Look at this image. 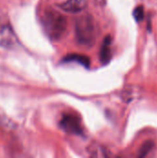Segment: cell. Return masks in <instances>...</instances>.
Listing matches in <instances>:
<instances>
[{
  "instance_id": "obj_5",
  "label": "cell",
  "mask_w": 157,
  "mask_h": 158,
  "mask_svg": "<svg viewBox=\"0 0 157 158\" xmlns=\"http://www.w3.org/2000/svg\"><path fill=\"white\" fill-rule=\"evenodd\" d=\"M88 0H67L61 5V8L65 11L77 13L83 10L87 6Z\"/></svg>"
},
{
  "instance_id": "obj_9",
  "label": "cell",
  "mask_w": 157,
  "mask_h": 158,
  "mask_svg": "<svg viewBox=\"0 0 157 158\" xmlns=\"http://www.w3.org/2000/svg\"><path fill=\"white\" fill-rule=\"evenodd\" d=\"M133 16H134V19H136V21H138V22L142 21L144 19V8H143V6H138L133 11Z\"/></svg>"
},
{
  "instance_id": "obj_8",
  "label": "cell",
  "mask_w": 157,
  "mask_h": 158,
  "mask_svg": "<svg viewBox=\"0 0 157 158\" xmlns=\"http://www.w3.org/2000/svg\"><path fill=\"white\" fill-rule=\"evenodd\" d=\"M154 148V143L152 141H147L145 142L143 146L140 149V153H139V156L140 157H144L146 156Z\"/></svg>"
},
{
  "instance_id": "obj_4",
  "label": "cell",
  "mask_w": 157,
  "mask_h": 158,
  "mask_svg": "<svg viewBox=\"0 0 157 158\" xmlns=\"http://www.w3.org/2000/svg\"><path fill=\"white\" fill-rule=\"evenodd\" d=\"M18 44V38L9 25L0 26V46L5 48L15 47Z\"/></svg>"
},
{
  "instance_id": "obj_7",
  "label": "cell",
  "mask_w": 157,
  "mask_h": 158,
  "mask_svg": "<svg viewBox=\"0 0 157 158\" xmlns=\"http://www.w3.org/2000/svg\"><path fill=\"white\" fill-rule=\"evenodd\" d=\"M66 61H68V62H78L86 68L89 67V64H90V60L88 57L83 56H80V55H70V56L66 57Z\"/></svg>"
},
{
  "instance_id": "obj_3",
  "label": "cell",
  "mask_w": 157,
  "mask_h": 158,
  "mask_svg": "<svg viewBox=\"0 0 157 158\" xmlns=\"http://www.w3.org/2000/svg\"><path fill=\"white\" fill-rule=\"evenodd\" d=\"M60 127L68 133L78 134V135L82 133V127L81 124V120L75 115H71V114L65 115L60 121Z\"/></svg>"
},
{
  "instance_id": "obj_2",
  "label": "cell",
  "mask_w": 157,
  "mask_h": 158,
  "mask_svg": "<svg viewBox=\"0 0 157 158\" xmlns=\"http://www.w3.org/2000/svg\"><path fill=\"white\" fill-rule=\"evenodd\" d=\"M96 37L93 19L89 15L81 17L76 23V38L83 45H92Z\"/></svg>"
},
{
  "instance_id": "obj_6",
  "label": "cell",
  "mask_w": 157,
  "mask_h": 158,
  "mask_svg": "<svg viewBox=\"0 0 157 158\" xmlns=\"http://www.w3.org/2000/svg\"><path fill=\"white\" fill-rule=\"evenodd\" d=\"M100 59L102 63L106 64L111 59V38L110 36H106L103 42L101 51H100Z\"/></svg>"
},
{
  "instance_id": "obj_1",
  "label": "cell",
  "mask_w": 157,
  "mask_h": 158,
  "mask_svg": "<svg viewBox=\"0 0 157 158\" xmlns=\"http://www.w3.org/2000/svg\"><path fill=\"white\" fill-rule=\"evenodd\" d=\"M43 25L51 39L58 40L64 35L68 23L62 14L55 10H47L43 17Z\"/></svg>"
}]
</instances>
